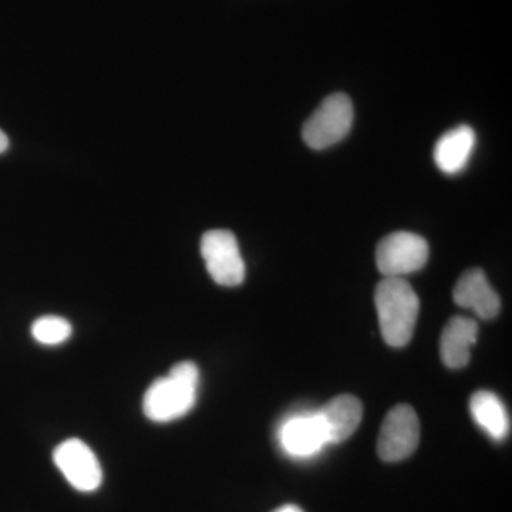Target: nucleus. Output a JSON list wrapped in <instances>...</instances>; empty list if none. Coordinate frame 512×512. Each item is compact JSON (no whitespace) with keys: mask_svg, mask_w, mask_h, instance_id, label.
Wrapping results in <instances>:
<instances>
[{"mask_svg":"<svg viewBox=\"0 0 512 512\" xmlns=\"http://www.w3.org/2000/svg\"><path fill=\"white\" fill-rule=\"evenodd\" d=\"M53 461L77 491L93 493L103 483L99 458L82 440H64L53 451Z\"/></svg>","mask_w":512,"mask_h":512,"instance_id":"0eeeda50","label":"nucleus"},{"mask_svg":"<svg viewBox=\"0 0 512 512\" xmlns=\"http://www.w3.org/2000/svg\"><path fill=\"white\" fill-rule=\"evenodd\" d=\"M9 148V138L6 136L5 133H3L2 130H0V154L5 153L6 150Z\"/></svg>","mask_w":512,"mask_h":512,"instance_id":"dca6fc26","label":"nucleus"},{"mask_svg":"<svg viewBox=\"0 0 512 512\" xmlns=\"http://www.w3.org/2000/svg\"><path fill=\"white\" fill-rule=\"evenodd\" d=\"M476 148V133L470 126H458L439 138L434 147V163L441 173L457 175L466 170Z\"/></svg>","mask_w":512,"mask_h":512,"instance_id":"9b49d317","label":"nucleus"},{"mask_svg":"<svg viewBox=\"0 0 512 512\" xmlns=\"http://www.w3.org/2000/svg\"><path fill=\"white\" fill-rule=\"evenodd\" d=\"M429 259V244L413 232H394L379 242L376 249L377 269L384 278H403L420 271Z\"/></svg>","mask_w":512,"mask_h":512,"instance_id":"39448f33","label":"nucleus"},{"mask_svg":"<svg viewBox=\"0 0 512 512\" xmlns=\"http://www.w3.org/2000/svg\"><path fill=\"white\" fill-rule=\"evenodd\" d=\"M30 332H32L33 339L40 345L59 346L72 338L73 326L62 316L47 315L36 319Z\"/></svg>","mask_w":512,"mask_h":512,"instance_id":"4468645a","label":"nucleus"},{"mask_svg":"<svg viewBox=\"0 0 512 512\" xmlns=\"http://www.w3.org/2000/svg\"><path fill=\"white\" fill-rule=\"evenodd\" d=\"M279 440L286 453L295 457L313 456L329 444L325 427L316 413L303 414L286 421L281 427Z\"/></svg>","mask_w":512,"mask_h":512,"instance_id":"1a4fd4ad","label":"nucleus"},{"mask_svg":"<svg viewBox=\"0 0 512 512\" xmlns=\"http://www.w3.org/2000/svg\"><path fill=\"white\" fill-rule=\"evenodd\" d=\"M355 119L352 100L335 93L320 103L303 126L302 137L313 150H325L348 136Z\"/></svg>","mask_w":512,"mask_h":512,"instance_id":"7ed1b4c3","label":"nucleus"},{"mask_svg":"<svg viewBox=\"0 0 512 512\" xmlns=\"http://www.w3.org/2000/svg\"><path fill=\"white\" fill-rule=\"evenodd\" d=\"M272 512H303V510H301L298 505L286 504L282 505V507L276 508V510Z\"/></svg>","mask_w":512,"mask_h":512,"instance_id":"2eb2a0df","label":"nucleus"},{"mask_svg":"<svg viewBox=\"0 0 512 512\" xmlns=\"http://www.w3.org/2000/svg\"><path fill=\"white\" fill-rule=\"evenodd\" d=\"M419 441V417L413 407L399 404L384 417L377 439V454L387 463H397L412 456Z\"/></svg>","mask_w":512,"mask_h":512,"instance_id":"423d86ee","label":"nucleus"},{"mask_svg":"<svg viewBox=\"0 0 512 512\" xmlns=\"http://www.w3.org/2000/svg\"><path fill=\"white\" fill-rule=\"evenodd\" d=\"M201 255L215 284L234 288L244 282V258L237 237L228 229L205 232L201 239Z\"/></svg>","mask_w":512,"mask_h":512,"instance_id":"20e7f679","label":"nucleus"},{"mask_svg":"<svg viewBox=\"0 0 512 512\" xmlns=\"http://www.w3.org/2000/svg\"><path fill=\"white\" fill-rule=\"evenodd\" d=\"M471 416L478 426L497 441H503L510 433V417L500 397L487 390L474 393L470 402Z\"/></svg>","mask_w":512,"mask_h":512,"instance_id":"ddd939ff","label":"nucleus"},{"mask_svg":"<svg viewBox=\"0 0 512 512\" xmlns=\"http://www.w3.org/2000/svg\"><path fill=\"white\" fill-rule=\"evenodd\" d=\"M318 414L329 444H339L348 440L362 421L363 407L359 399L350 394L333 397Z\"/></svg>","mask_w":512,"mask_h":512,"instance_id":"9d476101","label":"nucleus"},{"mask_svg":"<svg viewBox=\"0 0 512 512\" xmlns=\"http://www.w3.org/2000/svg\"><path fill=\"white\" fill-rule=\"evenodd\" d=\"M377 316L384 342L403 348L413 338L420 301L412 285L403 278H384L375 292Z\"/></svg>","mask_w":512,"mask_h":512,"instance_id":"f03ea898","label":"nucleus"},{"mask_svg":"<svg viewBox=\"0 0 512 512\" xmlns=\"http://www.w3.org/2000/svg\"><path fill=\"white\" fill-rule=\"evenodd\" d=\"M453 296L458 306L471 309L478 318L490 320L500 313V296L481 269L464 272L454 286Z\"/></svg>","mask_w":512,"mask_h":512,"instance_id":"6e6552de","label":"nucleus"},{"mask_svg":"<svg viewBox=\"0 0 512 512\" xmlns=\"http://www.w3.org/2000/svg\"><path fill=\"white\" fill-rule=\"evenodd\" d=\"M478 338L476 320L456 316L450 319L441 333L440 355L450 369H461L470 362L471 349Z\"/></svg>","mask_w":512,"mask_h":512,"instance_id":"f8f14e48","label":"nucleus"},{"mask_svg":"<svg viewBox=\"0 0 512 512\" xmlns=\"http://www.w3.org/2000/svg\"><path fill=\"white\" fill-rule=\"evenodd\" d=\"M200 387V370L194 362H180L165 376L158 377L148 387L143 399V412L154 423L187 416L194 409Z\"/></svg>","mask_w":512,"mask_h":512,"instance_id":"f257e3e1","label":"nucleus"}]
</instances>
